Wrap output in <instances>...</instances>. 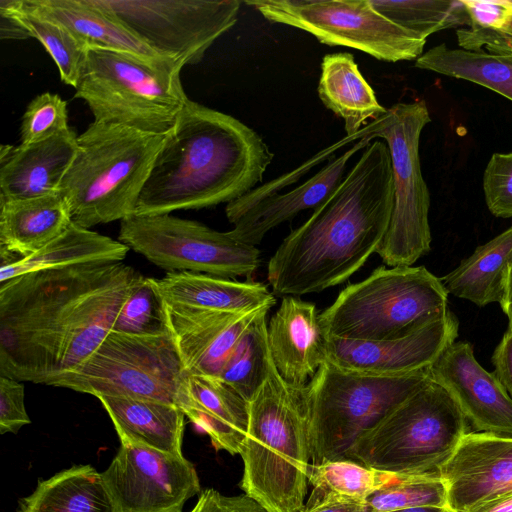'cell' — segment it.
<instances>
[{
  "instance_id": "d4e9b609",
  "label": "cell",
  "mask_w": 512,
  "mask_h": 512,
  "mask_svg": "<svg viewBox=\"0 0 512 512\" xmlns=\"http://www.w3.org/2000/svg\"><path fill=\"white\" fill-rule=\"evenodd\" d=\"M120 443L183 455L185 414L176 405L146 399L99 396Z\"/></svg>"
},
{
  "instance_id": "60d3db41",
  "label": "cell",
  "mask_w": 512,
  "mask_h": 512,
  "mask_svg": "<svg viewBox=\"0 0 512 512\" xmlns=\"http://www.w3.org/2000/svg\"><path fill=\"white\" fill-rule=\"evenodd\" d=\"M30 423L24 403V386L20 381L0 376V433L16 434Z\"/></svg>"
},
{
  "instance_id": "ffe728a7",
  "label": "cell",
  "mask_w": 512,
  "mask_h": 512,
  "mask_svg": "<svg viewBox=\"0 0 512 512\" xmlns=\"http://www.w3.org/2000/svg\"><path fill=\"white\" fill-rule=\"evenodd\" d=\"M272 361L289 384L306 385L326 361V337L313 303L284 296L267 323Z\"/></svg>"
},
{
  "instance_id": "7c38bea8",
  "label": "cell",
  "mask_w": 512,
  "mask_h": 512,
  "mask_svg": "<svg viewBox=\"0 0 512 512\" xmlns=\"http://www.w3.org/2000/svg\"><path fill=\"white\" fill-rule=\"evenodd\" d=\"M119 241L168 272L223 278L253 274L260 250L194 221L170 214L131 216L120 221Z\"/></svg>"
},
{
  "instance_id": "7bdbcfd3",
  "label": "cell",
  "mask_w": 512,
  "mask_h": 512,
  "mask_svg": "<svg viewBox=\"0 0 512 512\" xmlns=\"http://www.w3.org/2000/svg\"><path fill=\"white\" fill-rule=\"evenodd\" d=\"M189 512H268L246 494L227 496L213 488L201 491Z\"/></svg>"
},
{
  "instance_id": "5bb4252c",
  "label": "cell",
  "mask_w": 512,
  "mask_h": 512,
  "mask_svg": "<svg viewBox=\"0 0 512 512\" xmlns=\"http://www.w3.org/2000/svg\"><path fill=\"white\" fill-rule=\"evenodd\" d=\"M158 54L202 60L237 22L238 0H92Z\"/></svg>"
},
{
  "instance_id": "9a60e30c",
  "label": "cell",
  "mask_w": 512,
  "mask_h": 512,
  "mask_svg": "<svg viewBox=\"0 0 512 512\" xmlns=\"http://www.w3.org/2000/svg\"><path fill=\"white\" fill-rule=\"evenodd\" d=\"M102 473L115 512H182L201 493L195 466L184 455L121 443Z\"/></svg>"
},
{
  "instance_id": "cb8c5ba5",
  "label": "cell",
  "mask_w": 512,
  "mask_h": 512,
  "mask_svg": "<svg viewBox=\"0 0 512 512\" xmlns=\"http://www.w3.org/2000/svg\"><path fill=\"white\" fill-rule=\"evenodd\" d=\"M71 223L69 206L59 193L26 199L0 198L1 259L34 254Z\"/></svg>"
},
{
  "instance_id": "d590c367",
  "label": "cell",
  "mask_w": 512,
  "mask_h": 512,
  "mask_svg": "<svg viewBox=\"0 0 512 512\" xmlns=\"http://www.w3.org/2000/svg\"><path fill=\"white\" fill-rule=\"evenodd\" d=\"M19 12L31 38L37 39L54 60L61 80L76 88L89 49L61 24L27 8L23 0H20Z\"/></svg>"
},
{
  "instance_id": "b9f144b4",
  "label": "cell",
  "mask_w": 512,
  "mask_h": 512,
  "mask_svg": "<svg viewBox=\"0 0 512 512\" xmlns=\"http://www.w3.org/2000/svg\"><path fill=\"white\" fill-rule=\"evenodd\" d=\"M472 29L501 30L512 16L510 0H463Z\"/></svg>"
},
{
  "instance_id": "603a6c76",
  "label": "cell",
  "mask_w": 512,
  "mask_h": 512,
  "mask_svg": "<svg viewBox=\"0 0 512 512\" xmlns=\"http://www.w3.org/2000/svg\"><path fill=\"white\" fill-rule=\"evenodd\" d=\"M155 284L164 303L170 307L248 313L270 309L274 294L259 282L193 272H168Z\"/></svg>"
},
{
  "instance_id": "8992f818",
  "label": "cell",
  "mask_w": 512,
  "mask_h": 512,
  "mask_svg": "<svg viewBox=\"0 0 512 512\" xmlns=\"http://www.w3.org/2000/svg\"><path fill=\"white\" fill-rule=\"evenodd\" d=\"M184 65L171 57L89 48L75 98L88 105L95 123L166 135L189 99L180 80Z\"/></svg>"
},
{
  "instance_id": "6da1fadb",
  "label": "cell",
  "mask_w": 512,
  "mask_h": 512,
  "mask_svg": "<svg viewBox=\"0 0 512 512\" xmlns=\"http://www.w3.org/2000/svg\"><path fill=\"white\" fill-rule=\"evenodd\" d=\"M142 275L122 262L20 275L0 283V376L50 385L112 330Z\"/></svg>"
},
{
  "instance_id": "4316f807",
  "label": "cell",
  "mask_w": 512,
  "mask_h": 512,
  "mask_svg": "<svg viewBox=\"0 0 512 512\" xmlns=\"http://www.w3.org/2000/svg\"><path fill=\"white\" fill-rule=\"evenodd\" d=\"M318 95L324 106L344 121L347 138L352 141L359 140L357 134L368 120L386 112L351 53H330L322 58Z\"/></svg>"
},
{
  "instance_id": "ba28073f",
  "label": "cell",
  "mask_w": 512,
  "mask_h": 512,
  "mask_svg": "<svg viewBox=\"0 0 512 512\" xmlns=\"http://www.w3.org/2000/svg\"><path fill=\"white\" fill-rule=\"evenodd\" d=\"M467 423L453 398L430 379L364 432L344 459L398 475L439 474Z\"/></svg>"
},
{
  "instance_id": "5b68a950",
  "label": "cell",
  "mask_w": 512,
  "mask_h": 512,
  "mask_svg": "<svg viewBox=\"0 0 512 512\" xmlns=\"http://www.w3.org/2000/svg\"><path fill=\"white\" fill-rule=\"evenodd\" d=\"M165 135L91 123L77 138L75 157L58 193L72 223L89 229L135 213Z\"/></svg>"
},
{
  "instance_id": "30bf717a",
  "label": "cell",
  "mask_w": 512,
  "mask_h": 512,
  "mask_svg": "<svg viewBox=\"0 0 512 512\" xmlns=\"http://www.w3.org/2000/svg\"><path fill=\"white\" fill-rule=\"evenodd\" d=\"M430 122L425 101L397 103L358 133L359 140L380 138L390 151L393 208L387 231L376 250L389 267L412 266L431 249L430 194L419 157L421 133Z\"/></svg>"
},
{
  "instance_id": "7dc6e473",
  "label": "cell",
  "mask_w": 512,
  "mask_h": 512,
  "mask_svg": "<svg viewBox=\"0 0 512 512\" xmlns=\"http://www.w3.org/2000/svg\"><path fill=\"white\" fill-rule=\"evenodd\" d=\"M469 512H512V493L483 503Z\"/></svg>"
},
{
  "instance_id": "4fadbf2b",
  "label": "cell",
  "mask_w": 512,
  "mask_h": 512,
  "mask_svg": "<svg viewBox=\"0 0 512 512\" xmlns=\"http://www.w3.org/2000/svg\"><path fill=\"white\" fill-rule=\"evenodd\" d=\"M270 22L295 27L320 43L357 49L387 62L416 60L425 39L381 15L370 0H249Z\"/></svg>"
},
{
  "instance_id": "44dd1931",
  "label": "cell",
  "mask_w": 512,
  "mask_h": 512,
  "mask_svg": "<svg viewBox=\"0 0 512 512\" xmlns=\"http://www.w3.org/2000/svg\"><path fill=\"white\" fill-rule=\"evenodd\" d=\"M72 129L17 147L1 145L0 198L26 199L58 193L77 151Z\"/></svg>"
},
{
  "instance_id": "74e56055",
  "label": "cell",
  "mask_w": 512,
  "mask_h": 512,
  "mask_svg": "<svg viewBox=\"0 0 512 512\" xmlns=\"http://www.w3.org/2000/svg\"><path fill=\"white\" fill-rule=\"evenodd\" d=\"M168 330L166 305L158 292L155 278L142 275L123 302L111 331L148 335Z\"/></svg>"
},
{
  "instance_id": "484cf974",
  "label": "cell",
  "mask_w": 512,
  "mask_h": 512,
  "mask_svg": "<svg viewBox=\"0 0 512 512\" xmlns=\"http://www.w3.org/2000/svg\"><path fill=\"white\" fill-rule=\"evenodd\" d=\"M24 5L67 28L84 46L146 58L158 54L92 0H23Z\"/></svg>"
},
{
  "instance_id": "bcb514c9",
  "label": "cell",
  "mask_w": 512,
  "mask_h": 512,
  "mask_svg": "<svg viewBox=\"0 0 512 512\" xmlns=\"http://www.w3.org/2000/svg\"><path fill=\"white\" fill-rule=\"evenodd\" d=\"M299 512H368L367 504L340 500L332 495L312 490L310 497Z\"/></svg>"
},
{
  "instance_id": "8fae6325",
  "label": "cell",
  "mask_w": 512,
  "mask_h": 512,
  "mask_svg": "<svg viewBox=\"0 0 512 512\" xmlns=\"http://www.w3.org/2000/svg\"><path fill=\"white\" fill-rule=\"evenodd\" d=\"M185 374L171 330L148 335L110 331L81 366L50 386L96 398L146 399L177 406Z\"/></svg>"
},
{
  "instance_id": "f907efd6",
  "label": "cell",
  "mask_w": 512,
  "mask_h": 512,
  "mask_svg": "<svg viewBox=\"0 0 512 512\" xmlns=\"http://www.w3.org/2000/svg\"><path fill=\"white\" fill-rule=\"evenodd\" d=\"M511 1V0H510ZM512 2V1H511ZM501 31L507 35L509 38L512 39V16L509 19V21L506 23V25L501 29Z\"/></svg>"
},
{
  "instance_id": "681fc988",
  "label": "cell",
  "mask_w": 512,
  "mask_h": 512,
  "mask_svg": "<svg viewBox=\"0 0 512 512\" xmlns=\"http://www.w3.org/2000/svg\"><path fill=\"white\" fill-rule=\"evenodd\" d=\"M396 512H456L449 508L448 506H420L413 507L404 510H399Z\"/></svg>"
},
{
  "instance_id": "52a82bcc",
  "label": "cell",
  "mask_w": 512,
  "mask_h": 512,
  "mask_svg": "<svg viewBox=\"0 0 512 512\" xmlns=\"http://www.w3.org/2000/svg\"><path fill=\"white\" fill-rule=\"evenodd\" d=\"M448 310L441 278L426 267L381 266L346 286L319 320L325 337L383 341L408 335Z\"/></svg>"
},
{
  "instance_id": "d6a6232c",
  "label": "cell",
  "mask_w": 512,
  "mask_h": 512,
  "mask_svg": "<svg viewBox=\"0 0 512 512\" xmlns=\"http://www.w3.org/2000/svg\"><path fill=\"white\" fill-rule=\"evenodd\" d=\"M384 17L427 39L435 32L448 28L470 27V18L463 0H370Z\"/></svg>"
},
{
  "instance_id": "d6986e66",
  "label": "cell",
  "mask_w": 512,
  "mask_h": 512,
  "mask_svg": "<svg viewBox=\"0 0 512 512\" xmlns=\"http://www.w3.org/2000/svg\"><path fill=\"white\" fill-rule=\"evenodd\" d=\"M371 141L368 138L357 140L341 156L331 159L314 176L288 192L272 193L248 203L236 200L228 203L226 217L234 225L230 234L240 242L256 246L273 228L304 210L316 209L343 181L349 160Z\"/></svg>"
},
{
  "instance_id": "c3c4849f",
  "label": "cell",
  "mask_w": 512,
  "mask_h": 512,
  "mask_svg": "<svg viewBox=\"0 0 512 512\" xmlns=\"http://www.w3.org/2000/svg\"><path fill=\"white\" fill-rule=\"evenodd\" d=\"M500 307L508 318V327L512 329V263L508 269L505 293Z\"/></svg>"
},
{
  "instance_id": "e0dca14e",
  "label": "cell",
  "mask_w": 512,
  "mask_h": 512,
  "mask_svg": "<svg viewBox=\"0 0 512 512\" xmlns=\"http://www.w3.org/2000/svg\"><path fill=\"white\" fill-rule=\"evenodd\" d=\"M438 473L447 505L456 512L512 493V437L467 432Z\"/></svg>"
},
{
  "instance_id": "ac0fdd59",
  "label": "cell",
  "mask_w": 512,
  "mask_h": 512,
  "mask_svg": "<svg viewBox=\"0 0 512 512\" xmlns=\"http://www.w3.org/2000/svg\"><path fill=\"white\" fill-rule=\"evenodd\" d=\"M429 372L477 432L512 437V398L476 360L469 342L452 343L429 366Z\"/></svg>"
},
{
  "instance_id": "8d00e7d4",
  "label": "cell",
  "mask_w": 512,
  "mask_h": 512,
  "mask_svg": "<svg viewBox=\"0 0 512 512\" xmlns=\"http://www.w3.org/2000/svg\"><path fill=\"white\" fill-rule=\"evenodd\" d=\"M368 512H396L420 506H448L439 474L398 475L367 500Z\"/></svg>"
},
{
  "instance_id": "1f68e13d",
  "label": "cell",
  "mask_w": 512,
  "mask_h": 512,
  "mask_svg": "<svg viewBox=\"0 0 512 512\" xmlns=\"http://www.w3.org/2000/svg\"><path fill=\"white\" fill-rule=\"evenodd\" d=\"M166 313L185 373L197 375L204 373L223 331L244 314L167 305Z\"/></svg>"
},
{
  "instance_id": "f6af8a7d",
  "label": "cell",
  "mask_w": 512,
  "mask_h": 512,
  "mask_svg": "<svg viewBox=\"0 0 512 512\" xmlns=\"http://www.w3.org/2000/svg\"><path fill=\"white\" fill-rule=\"evenodd\" d=\"M493 374L512 398V329L507 328L492 357Z\"/></svg>"
},
{
  "instance_id": "f35d334b",
  "label": "cell",
  "mask_w": 512,
  "mask_h": 512,
  "mask_svg": "<svg viewBox=\"0 0 512 512\" xmlns=\"http://www.w3.org/2000/svg\"><path fill=\"white\" fill-rule=\"evenodd\" d=\"M68 129L66 102L57 94L45 92L37 95L24 112L20 127L21 144L44 141Z\"/></svg>"
},
{
  "instance_id": "f1b7e54d",
  "label": "cell",
  "mask_w": 512,
  "mask_h": 512,
  "mask_svg": "<svg viewBox=\"0 0 512 512\" xmlns=\"http://www.w3.org/2000/svg\"><path fill=\"white\" fill-rule=\"evenodd\" d=\"M512 263V226L478 246L474 252L441 278L448 292L479 307L500 304Z\"/></svg>"
},
{
  "instance_id": "7402d4cb",
  "label": "cell",
  "mask_w": 512,
  "mask_h": 512,
  "mask_svg": "<svg viewBox=\"0 0 512 512\" xmlns=\"http://www.w3.org/2000/svg\"><path fill=\"white\" fill-rule=\"evenodd\" d=\"M177 406L216 450L240 453L248 427V401L219 377L185 374Z\"/></svg>"
},
{
  "instance_id": "e575fe53",
  "label": "cell",
  "mask_w": 512,
  "mask_h": 512,
  "mask_svg": "<svg viewBox=\"0 0 512 512\" xmlns=\"http://www.w3.org/2000/svg\"><path fill=\"white\" fill-rule=\"evenodd\" d=\"M396 474L367 467L350 459L311 464L309 484L314 491L340 500L366 504L377 490L392 482Z\"/></svg>"
},
{
  "instance_id": "2e32d148",
  "label": "cell",
  "mask_w": 512,
  "mask_h": 512,
  "mask_svg": "<svg viewBox=\"0 0 512 512\" xmlns=\"http://www.w3.org/2000/svg\"><path fill=\"white\" fill-rule=\"evenodd\" d=\"M459 322L448 312L403 337L358 341L326 337V360L354 374L393 377L423 370L456 341Z\"/></svg>"
},
{
  "instance_id": "836d02e7",
  "label": "cell",
  "mask_w": 512,
  "mask_h": 512,
  "mask_svg": "<svg viewBox=\"0 0 512 512\" xmlns=\"http://www.w3.org/2000/svg\"><path fill=\"white\" fill-rule=\"evenodd\" d=\"M268 311H261L253 320L219 376L248 402L266 380L272 365L267 340Z\"/></svg>"
},
{
  "instance_id": "9c48e42d",
  "label": "cell",
  "mask_w": 512,
  "mask_h": 512,
  "mask_svg": "<svg viewBox=\"0 0 512 512\" xmlns=\"http://www.w3.org/2000/svg\"><path fill=\"white\" fill-rule=\"evenodd\" d=\"M430 379L429 367L376 377L343 371L326 360L307 383L311 464L344 459L364 432Z\"/></svg>"
},
{
  "instance_id": "ee69618b",
  "label": "cell",
  "mask_w": 512,
  "mask_h": 512,
  "mask_svg": "<svg viewBox=\"0 0 512 512\" xmlns=\"http://www.w3.org/2000/svg\"><path fill=\"white\" fill-rule=\"evenodd\" d=\"M20 0L0 1V38L2 40H24L31 35L21 19Z\"/></svg>"
},
{
  "instance_id": "83f0119b",
  "label": "cell",
  "mask_w": 512,
  "mask_h": 512,
  "mask_svg": "<svg viewBox=\"0 0 512 512\" xmlns=\"http://www.w3.org/2000/svg\"><path fill=\"white\" fill-rule=\"evenodd\" d=\"M129 249L120 241L71 223L63 233L34 254L1 259L0 283L37 271L121 262Z\"/></svg>"
},
{
  "instance_id": "ab89813d",
  "label": "cell",
  "mask_w": 512,
  "mask_h": 512,
  "mask_svg": "<svg viewBox=\"0 0 512 512\" xmlns=\"http://www.w3.org/2000/svg\"><path fill=\"white\" fill-rule=\"evenodd\" d=\"M488 210L496 217H512V152L494 153L483 174Z\"/></svg>"
},
{
  "instance_id": "3957f363",
  "label": "cell",
  "mask_w": 512,
  "mask_h": 512,
  "mask_svg": "<svg viewBox=\"0 0 512 512\" xmlns=\"http://www.w3.org/2000/svg\"><path fill=\"white\" fill-rule=\"evenodd\" d=\"M273 157L254 129L188 99L165 135L133 216L228 204L262 182Z\"/></svg>"
},
{
  "instance_id": "7a4b0ae2",
  "label": "cell",
  "mask_w": 512,
  "mask_h": 512,
  "mask_svg": "<svg viewBox=\"0 0 512 512\" xmlns=\"http://www.w3.org/2000/svg\"><path fill=\"white\" fill-rule=\"evenodd\" d=\"M393 200L390 151L385 141L373 140L338 188L270 258L267 280L272 293L301 296L346 281L376 252Z\"/></svg>"
},
{
  "instance_id": "f546056e",
  "label": "cell",
  "mask_w": 512,
  "mask_h": 512,
  "mask_svg": "<svg viewBox=\"0 0 512 512\" xmlns=\"http://www.w3.org/2000/svg\"><path fill=\"white\" fill-rule=\"evenodd\" d=\"M18 512H115L102 473L75 465L48 479L18 501Z\"/></svg>"
},
{
  "instance_id": "277c9868",
  "label": "cell",
  "mask_w": 512,
  "mask_h": 512,
  "mask_svg": "<svg viewBox=\"0 0 512 512\" xmlns=\"http://www.w3.org/2000/svg\"><path fill=\"white\" fill-rule=\"evenodd\" d=\"M239 455L240 488L268 512H299L311 465L307 384L287 383L273 361L248 402V427Z\"/></svg>"
},
{
  "instance_id": "4dcf8cb0",
  "label": "cell",
  "mask_w": 512,
  "mask_h": 512,
  "mask_svg": "<svg viewBox=\"0 0 512 512\" xmlns=\"http://www.w3.org/2000/svg\"><path fill=\"white\" fill-rule=\"evenodd\" d=\"M415 67L479 84L512 101V52L470 51L443 43L424 52Z\"/></svg>"
}]
</instances>
